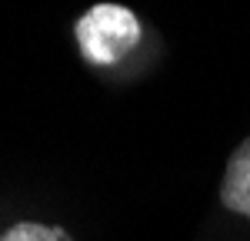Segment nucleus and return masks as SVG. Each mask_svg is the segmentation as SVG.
<instances>
[{
  "label": "nucleus",
  "instance_id": "f257e3e1",
  "mask_svg": "<svg viewBox=\"0 0 250 241\" xmlns=\"http://www.w3.org/2000/svg\"><path fill=\"white\" fill-rule=\"evenodd\" d=\"M140 40V20L117 3H97L77 20V44L90 64H117Z\"/></svg>",
  "mask_w": 250,
  "mask_h": 241
},
{
  "label": "nucleus",
  "instance_id": "7ed1b4c3",
  "mask_svg": "<svg viewBox=\"0 0 250 241\" xmlns=\"http://www.w3.org/2000/svg\"><path fill=\"white\" fill-rule=\"evenodd\" d=\"M0 241H60L54 228H43V224H14Z\"/></svg>",
  "mask_w": 250,
  "mask_h": 241
},
{
  "label": "nucleus",
  "instance_id": "f03ea898",
  "mask_svg": "<svg viewBox=\"0 0 250 241\" xmlns=\"http://www.w3.org/2000/svg\"><path fill=\"white\" fill-rule=\"evenodd\" d=\"M220 201H224L230 211L250 218V138L233 151L230 164H227V178H224Z\"/></svg>",
  "mask_w": 250,
  "mask_h": 241
}]
</instances>
